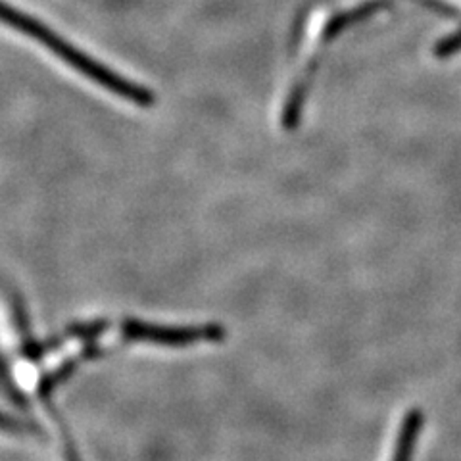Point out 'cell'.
<instances>
[{
  "mask_svg": "<svg viewBox=\"0 0 461 461\" xmlns=\"http://www.w3.org/2000/svg\"><path fill=\"white\" fill-rule=\"evenodd\" d=\"M0 20L6 22L12 27L20 29V32L27 33L29 37H33L35 41L42 42V45H47L54 54L66 58L68 64L77 68L81 74H85L89 79H95L100 85L108 86V89L115 91V95H120V96L129 98V100H135V103H142V100H147V93H144L140 86L137 89L135 85L123 81L120 76L112 74L110 69L95 64V60H91V58H86L85 54L76 50L74 47L69 45V42H66L64 39L50 33L49 27L37 23L35 20L25 16V14H22L20 10L3 3V0H0Z\"/></svg>",
  "mask_w": 461,
  "mask_h": 461,
  "instance_id": "cell-1",
  "label": "cell"
},
{
  "mask_svg": "<svg viewBox=\"0 0 461 461\" xmlns=\"http://www.w3.org/2000/svg\"><path fill=\"white\" fill-rule=\"evenodd\" d=\"M120 335L127 342H142L154 346H166V348H185V346L204 344V342H223L227 330L220 323L206 325H158L140 320H123L118 325Z\"/></svg>",
  "mask_w": 461,
  "mask_h": 461,
  "instance_id": "cell-2",
  "label": "cell"
},
{
  "mask_svg": "<svg viewBox=\"0 0 461 461\" xmlns=\"http://www.w3.org/2000/svg\"><path fill=\"white\" fill-rule=\"evenodd\" d=\"M423 411L421 410H410L403 417L402 427L398 430L396 437V446H394V454L393 461H411L415 454V446L417 440H420V435L423 430Z\"/></svg>",
  "mask_w": 461,
  "mask_h": 461,
  "instance_id": "cell-3",
  "label": "cell"
}]
</instances>
